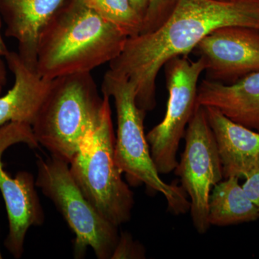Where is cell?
<instances>
[{"mask_svg": "<svg viewBox=\"0 0 259 259\" xmlns=\"http://www.w3.org/2000/svg\"><path fill=\"white\" fill-rule=\"evenodd\" d=\"M231 25L259 30V0H177L157 28L127 37L108 70L134 83L138 107L152 111L156 80L167 61L188 56L213 30Z\"/></svg>", "mask_w": 259, "mask_h": 259, "instance_id": "cell-1", "label": "cell"}, {"mask_svg": "<svg viewBox=\"0 0 259 259\" xmlns=\"http://www.w3.org/2000/svg\"><path fill=\"white\" fill-rule=\"evenodd\" d=\"M14 75L13 88L0 97V127L8 122L32 126L50 92L52 80L28 66L18 52L10 51L5 57Z\"/></svg>", "mask_w": 259, "mask_h": 259, "instance_id": "cell-11", "label": "cell"}, {"mask_svg": "<svg viewBox=\"0 0 259 259\" xmlns=\"http://www.w3.org/2000/svg\"><path fill=\"white\" fill-rule=\"evenodd\" d=\"M258 219L259 209L245 194L238 177H228L214 186L208 202L210 226H233Z\"/></svg>", "mask_w": 259, "mask_h": 259, "instance_id": "cell-15", "label": "cell"}, {"mask_svg": "<svg viewBox=\"0 0 259 259\" xmlns=\"http://www.w3.org/2000/svg\"><path fill=\"white\" fill-rule=\"evenodd\" d=\"M168 0H149L141 33L152 31L161 25L171 13Z\"/></svg>", "mask_w": 259, "mask_h": 259, "instance_id": "cell-17", "label": "cell"}, {"mask_svg": "<svg viewBox=\"0 0 259 259\" xmlns=\"http://www.w3.org/2000/svg\"><path fill=\"white\" fill-rule=\"evenodd\" d=\"M64 0H0V14L6 25L5 35L18 41V54L28 66L37 69L40 32Z\"/></svg>", "mask_w": 259, "mask_h": 259, "instance_id": "cell-14", "label": "cell"}, {"mask_svg": "<svg viewBox=\"0 0 259 259\" xmlns=\"http://www.w3.org/2000/svg\"><path fill=\"white\" fill-rule=\"evenodd\" d=\"M3 258V255H2L1 251H0V259Z\"/></svg>", "mask_w": 259, "mask_h": 259, "instance_id": "cell-23", "label": "cell"}, {"mask_svg": "<svg viewBox=\"0 0 259 259\" xmlns=\"http://www.w3.org/2000/svg\"><path fill=\"white\" fill-rule=\"evenodd\" d=\"M205 61V79L231 84L259 71V30L221 27L204 37L192 51Z\"/></svg>", "mask_w": 259, "mask_h": 259, "instance_id": "cell-10", "label": "cell"}, {"mask_svg": "<svg viewBox=\"0 0 259 259\" xmlns=\"http://www.w3.org/2000/svg\"><path fill=\"white\" fill-rule=\"evenodd\" d=\"M144 247L134 241L132 237L127 233H122L119 236L111 259L117 258H144Z\"/></svg>", "mask_w": 259, "mask_h": 259, "instance_id": "cell-18", "label": "cell"}, {"mask_svg": "<svg viewBox=\"0 0 259 259\" xmlns=\"http://www.w3.org/2000/svg\"><path fill=\"white\" fill-rule=\"evenodd\" d=\"M2 89H3V87L0 86V93H1Z\"/></svg>", "mask_w": 259, "mask_h": 259, "instance_id": "cell-24", "label": "cell"}, {"mask_svg": "<svg viewBox=\"0 0 259 259\" xmlns=\"http://www.w3.org/2000/svg\"><path fill=\"white\" fill-rule=\"evenodd\" d=\"M2 25H3V18H2L1 14H0V58H5L8 55L10 51L8 50V47L4 41L3 35H2Z\"/></svg>", "mask_w": 259, "mask_h": 259, "instance_id": "cell-21", "label": "cell"}, {"mask_svg": "<svg viewBox=\"0 0 259 259\" xmlns=\"http://www.w3.org/2000/svg\"><path fill=\"white\" fill-rule=\"evenodd\" d=\"M104 104L105 97L100 96L91 73L53 79L32 125L34 136L51 156L70 163L93 138Z\"/></svg>", "mask_w": 259, "mask_h": 259, "instance_id": "cell-3", "label": "cell"}, {"mask_svg": "<svg viewBox=\"0 0 259 259\" xmlns=\"http://www.w3.org/2000/svg\"><path fill=\"white\" fill-rule=\"evenodd\" d=\"M102 95L105 104L98 127L89 144L69 163V168L75 182L94 208L119 227L131 220L134 197L115 162L110 98Z\"/></svg>", "mask_w": 259, "mask_h": 259, "instance_id": "cell-5", "label": "cell"}, {"mask_svg": "<svg viewBox=\"0 0 259 259\" xmlns=\"http://www.w3.org/2000/svg\"><path fill=\"white\" fill-rule=\"evenodd\" d=\"M185 147L175 168L190 198L192 223L199 234L210 228L208 202L211 188L222 181V162L204 107L197 105L187 130Z\"/></svg>", "mask_w": 259, "mask_h": 259, "instance_id": "cell-8", "label": "cell"}, {"mask_svg": "<svg viewBox=\"0 0 259 259\" xmlns=\"http://www.w3.org/2000/svg\"><path fill=\"white\" fill-rule=\"evenodd\" d=\"M25 144L31 148L40 147L32 126L8 122L0 127V192L3 194L9 232L5 246L15 258L23 256L25 236L31 226H41L45 214L37 195L36 184L30 172L19 171L14 177L4 169L3 153L10 146Z\"/></svg>", "mask_w": 259, "mask_h": 259, "instance_id": "cell-9", "label": "cell"}, {"mask_svg": "<svg viewBox=\"0 0 259 259\" xmlns=\"http://www.w3.org/2000/svg\"><path fill=\"white\" fill-rule=\"evenodd\" d=\"M7 83V70L3 58H0V86L3 87Z\"/></svg>", "mask_w": 259, "mask_h": 259, "instance_id": "cell-22", "label": "cell"}, {"mask_svg": "<svg viewBox=\"0 0 259 259\" xmlns=\"http://www.w3.org/2000/svg\"><path fill=\"white\" fill-rule=\"evenodd\" d=\"M202 58L192 61L188 56H177L163 66L168 93L163 120L146 135L151 157L160 175L175 171L181 141L197 106L201 74L205 70Z\"/></svg>", "mask_w": 259, "mask_h": 259, "instance_id": "cell-7", "label": "cell"}, {"mask_svg": "<svg viewBox=\"0 0 259 259\" xmlns=\"http://www.w3.org/2000/svg\"><path fill=\"white\" fill-rule=\"evenodd\" d=\"M242 187L250 200L259 209V169L252 171L245 177Z\"/></svg>", "mask_w": 259, "mask_h": 259, "instance_id": "cell-19", "label": "cell"}, {"mask_svg": "<svg viewBox=\"0 0 259 259\" xmlns=\"http://www.w3.org/2000/svg\"><path fill=\"white\" fill-rule=\"evenodd\" d=\"M204 108L222 162L223 177L244 179L259 169V133L233 122L216 109Z\"/></svg>", "mask_w": 259, "mask_h": 259, "instance_id": "cell-12", "label": "cell"}, {"mask_svg": "<svg viewBox=\"0 0 259 259\" xmlns=\"http://www.w3.org/2000/svg\"><path fill=\"white\" fill-rule=\"evenodd\" d=\"M97 15L113 24L127 37L141 33L142 18L133 8L130 0H83Z\"/></svg>", "mask_w": 259, "mask_h": 259, "instance_id": "cell-16", "label": "cell"}, {"mask_svg": "<svg viewBox=\"0 0 259 259\" xmlns=\"http://www.w3.org/2000/svg\"><path fill=\"white\" fill-rule=\"evenodd\" d=\"M127 39L83 0H64L40 32L37 71L50 80L91 73L120 55Z\"/></svg>", "mask_w": 259, "mask_h": 259, "instance_id": "cell-2", "label": "cell"}, {"mask_svg": "<svg viewBox=\"0 0 259 259\" xmlns=\"http://www.w3.org/2000/svg\"><path fill=\"white\" fill-rule=\"evenodd\" d=\"M134 10L144 20L149 5V0H130Z\"/></svg>", "mask_w": 259, "mask_h": 259, "instance_id": "cell-20", "label": "cell"}, {"mask_svg": "<svg viewBox=\"0 0 259 259\" xmlns=\"http://www.w3.org/2000/svg\"><path fill=\"white\" fill-rule=\"evenodd\" d=\"M197 105L216 109L233 122L259 133V71L231 84L202 80Z\"/></svg>", "mask_w": 259, "mask_h": 259, "instance_id": "cell-13", "label": "cell"}, {"mask_svg": "<svg viewBox=\"0 0 259 259\" xmlns=\"http://www.w3.org/2000/svg\"><path fill=\"white\" fill-rule=\"evenodd\" d=\"M101 91L115 104V159L120 171L131 185L144 184L148 188L163 194L174 214L178 215L190 211V202L182 186L166 183L153 163L144 133L146 112L138 107L134 83L107 70L102 79Z\"/></svg>", "mask_w": 259, "mask_h": 259, "instance_id": "cell-4", "label": "cell"}, {"mask_svg": "<svg viewBox=\"0 0 259 259\" xmlns=\"http://www.w3.org/2000/svg\"><path fill=\"white\" fill-rule=\"evenodd\" d=\"M35 184L52 201L74 233V255L84 256L89 247L99 259H111L119 240L118 226L102 217L84 197L71 175L69 163L51 156H37Z\"/></svg>", "mask_w": 259, "mask_h": 259, "instance_id": "cell-6", "label": "cell"}]
</instances>
